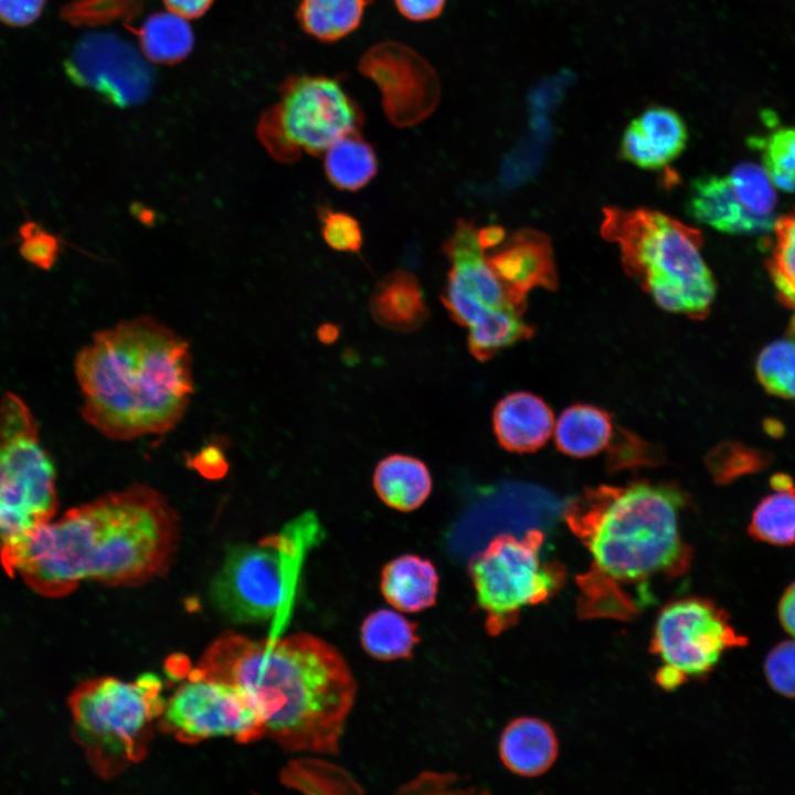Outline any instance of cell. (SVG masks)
<instances>
[{
  "instance_id": "obj_1",
  "label": "cell",
  "mask_w": 795,
  "mask_h": 795,
  "mask_svg": "<svg viewBox=\"0 0 795 795\" xmlns=\"http://www.w3.org/2000/svg\"><path fill=\"white\" fill-rule=\"evenodd\" d=\"M180 520L157 489L134 484L67 510L19 542L0 562L36 593L59 598L84 581L136 586L167 572Z\"/></svg>"
},
{
  "instance_id": "obj_2",
  "label": "cell",
  "mask_w": 795,
  "mask_h": 795,
  "mask_svg": "<svg viewBox=\"0 0 795 795\" xmlns=\"http://www.w3.org/2000/svg\"><path fill=\"white\" fill-rule=\"evenodd\" d=\"M688 502L677 486L640 480L586 488L566 505L564 520L592 559L577 577L583 617H632L651 601L654 582L689 570L679 524Z\"/></svg>"
},
{
  "instance_id": "obj_3",
  "label": "cell",
  "mask_w": 795,
  "mask_h": 795,
  "mask_svg": "<svg viewBox=\"0 0 795 795\" xmlns=\"http://www.w3.org/2000/svg\"><path fill=\"white\" fill-rule=\"evenodd\" d=\"M244 689L256 703L266 736L288 752L337 754L357 685L336 647L307 633L252 639L216 638L195 666Z\"/></svg>"
},
{
  "instance_id": "obj_4",
  "label": "cell",
  "mask_w": 795,
  "mask_h": 795,
  "mask_svg": "<svg viewBox=\"0 0 795 795\" xmlns=\"http://www.w3.org/2000/svg\"><path fill=\"white\" fill-rule=\"evenodd\" d=\"M74 365L81 414L110 439L169 432L193 393L188 342L149 317L97 332Z\"/></svg>"
},
{
  "instance_id": "obj_5",
  "label": "cell",
  "mask_w": 795,
  "mask_h": 795,
  "mask_svg": "<svg viewBox=\"0 0 795 795\" xmlns=\"http://www.w3.org/2000/svg\"><path fill=\"white\" fill-rule=\"evenodd\" d=\"M162 690L160 678L145 672L132 681L89 679L71 692L72 736L96 775L114 778L145 759L166 707Z\"/></svg>"
},
{
  "instance_id": "obj_6",
  "label": "cell",
  "mask_w": 795,
  "mask_h": 795,
  "mask_svg": "<svg viewBox=\"0 0 795 795\" xmlns=\"http://www.w3.org/2000/svg\"><path fill=\"white\" fill-rule=\"evenodd\" d=\"M322 538L318 517L307 511L257 542L231 547L210 583L211 604L235 624L282 617L307 552Z\"/></svg>"
},
{
  "instance_id": "obj_7",
  "label": "cell",
  "mask_w": 795,
  "mask_h": 795,
  "mask_svg": "<svg viewBox=\"0 0 795 795\" xmlns=\"http://www.w3.org/2000/svg\"><path fill=\"white\" fill-rule=\"evenodd\" d=\"M603 215L602 236L618 244L625 272L645 292L654 284L671 283L709 312L716 282L701 255L700 231L648 209L611 206Z\"/></svg>"
},
{
  "instance_id": "obj_8",
  "label": "cell",
  "mask_w": 795,
  "mask_h": 795,
  "mask_svg": "<svg viewBox=\"0 0 795 795\" xmlns=\"http://www.w3.org/2000/svg\"><path fill=\"white\" fill-rule=\"evenodd\" d=\"M55 479L32 412L21 398L7 393L0 401V548L54 518Z\"/></svg>"
},
{
  "instance_id": "obj_9",
  "label": "cell",
  "mask_w": 795,
  "mask_h": 795,
  "mask_svg": "<svg viewBox=\"0 0 795 795\" xmlns=\"http://www.w3.org/2000/svg\"><path fill=\"white\" fill-rule=\"evenodd\" d=\"M362 123L361 108L338 80L294 75L283 83L278 100L261 116L256 131L268 153L288 163L304 152L320 156Z\"/></svg>"
},
{
  "instance_id": "obj_10",
  "label": "cell",
  "mask_w": 795,
  "mask_h": 795,
  "mask_svg": "<svg viewBox=\"0 0 795 795\" xmlns=\"http://www.w3.org/2000/svg\"><path fill=\"white\" fill-rule=\"evenodd\" d=\"M543 542L538 529L522 537L502 533L469 561L476 601L490 635L512 627L522 611L548 601L563 583L564 570L543 556Z\"/></svg>"
},
{
  "instance_id": "obj_11",
  "label": "cell",
  "mask_w": 795,
  "mask_h": 795,
  "mask_svg": "<svg viewBox=\"0 0 795 795\" xmlns=\"http://www.w3.org/2000/svg\"><path fill=\"white\" fill-rule=\"evenodd\" d=\"M746 645L748 638L716 602L700 596L674 600L660 610L653 628L650 651L659 662L655 681L661 689H677L706 677L727 651Z\"/></svg>"
},
{
  "instance_id": "obj_12",
  "label": "cell",
  "mask_w": 795,
  "mask_h": 795,
  "mask_svg": "<svg viewBox=\"0 0 795 795\" xmlns=\"http://www.w3.org/2000/svg\"><path fill=\"white\" fill-rule=\"evenodd\" d=\"M158 729L186 744L212 738L251 743L266 736L263 717L244 689L189 666L186 680L167 699Z\"/></svg>"
},
{
  "instance_id": "obj_13",
  "label": "cell",
  "mask_w": 795,
  "mask_h": 795,
  "mask_svg": "<svg viewBox=\"0 0 795 795\" xmlns=\"http://www.w3.org/2000/svg\"><path fill=\"white\" fill-rule=\"evenodd\" d=\"M359 71L375 84L385 116L399 128L422 123L439 103L436 72L402 43L384 41L371 46L361 56Z\"/></svg>"
},
{
  "instance_id": "obj_14",
  "label": "cell",
  "mask_w": 795,
  "mask_h": 795,
  "mask_svg": "<svg viewBox=\"0 0 795 795\" xmlns=\"http://www.w3.org/2000/svg\"><path fill=\"white\" fill-rule=\"evenodd\" d=\"M64 68L73 83L118 107L144 102L155 80L145 55L110 32L83 35L65 60Z\"/></svg>"
},
{
  "instance_id": "obj_15",
  "label": "cell",
  "mask_w": 795,
  "mask_h": 795,
  "mask_svg": "<svg viewBox=\"0 0 795 795\" xmlns=\"http://www.w3.org/2000/svg\"><path fill=\"white\" fill-rule=\"evenodd\" d=\"M443 251L452 267L442 301L454 321L468 327L487 308L513 307L484 256L471 221H457Z\"/></svg>"
},
{
  "instance_id": "obj_16",
  "label": "cell",
  "mask_w": 795,
  "mask_h": 795,
  "mask_svg": "<svg viewBox=\"0 0 795 795\" xmlns=\"http://www.w3.org/2000/svg\"><path fill=\"white\" fill-rule=\"evenodd\" d=\"M501 283L510 304L523 312L527 294L543 287L555 290L558 275L549 237L539 231L522 229L486 257Z\"/></svg>"
},
{
  "instance_id": "obj_17",
  "label": "cell",
  "mask_w": 795,
  "mask_h": 795,
  "mask_svg": "<svg viewBox=\"0 0 795 795\" xmlns=\"http://www.w3.org/2000/svg\"><path fill=\"white\" fill-rule=\"evenodd\" d=\"M688 130L681 116L665 106H650L626 127L619 156L642 169L658 170L680 156Z\"/></svg>"
},
{
  "instance_id": "obj_18",
  "label": "cell",
  "mask_w": 795,
  "mask_h": 795,
  "mask_svg": "<svg viewBox=\"0 0 795 795\" xmlns=\"http://www.w3.org/2000/svg\"><path fill=\"white\" fill-rule=\"evenodd\" d=\"M687 212L695 220L730 234H759L775 221L755 214L728 176H704L689 188Z\"/></svg>"
},
{
  "instance_id": "obj_19",
  "label": "cell",
  "mask_w": 795,
  "mask_h": 795,
  "mask_svg": "<svg viewBox=\"0 0 795 795\" xmlns=\"http://www.w3.org/2000/svg\"><path fill=\"white\" fill-rule=\"evenodd\" d=\"M494 432L509 452L524 454L542 448L554 431V415L540 396L526 391L506 395L495 406Z\"/></svg>"
},
{
  "instance_id": "obj_20",
  "label": "cell",
  "mask_w": 795,
  "mask_h": 795,
  "mask_svg": "<svg viewBox=\"0 0 795 795\" xmlns=\"http://www.w3.org/2000/svg\"><path fill=\"white\" fill-rule=\"evenodd\" d=\"M559 743L553 729L534 717L511 721L499 740V755L504 765L523 777L545 773L555 762Z\"/></svg>"
},
{
  "instance_id": "obj_21",
  "label": "cell",
  "mask_w": 795,
  "mask_h": 795,
  "mask_svg": "<svg viewBox=\"0 0 795 795\" xmlns=\"http://www.w3.org/2000/svg\"><path fill=\"white\" fill-rule=\"evenodd\" d=\"M370 311L379 325L401 332L418 329L428 318L418 280L403 269L389 273L378 283L371 295Z\"/></svg>"
},
{
  "instance_id": "obj_22",
  "label": "cell",
  "mask_w": 795,
  "mask_h": 795,
  "mask_svg": "<svg viewBox=\"0 0 795 795\" xmlns=\"http://www.w3.org/2000/svg\"><path fill=\"white\" fill-rule=\"evenodd\" d=\"M380 589L393 608L417 613L435 604L438 574L430 560L416 554H404L383 568Z\"/></svg>"
},
{
  "instance_id": "obj_23",
  "label": "cell",
  "mask_w": 795,
  "mask_h": 795,
  "mask_svg": "<svg viewBox=\"0 0 795 795\" xmlns=\"http://www.w3.org/2000/svg\"><path fill=\"white\" fill-rule=\"evenodd\" d=\"M618 427L604 409L576 403L561 413L554 426L555 446L570 457L595 456L607 451Z\"/></svg>"
},
{
  "instance_id": "obj_24",
  "label": "cell",
  "mask_w": 795,
  "mask_h": 795,
  "mask_svg": "<svg viewBox=\"0 0 795 795\" xmlns=\"http://www.w3.org/2000/svg\"><path fill=\"white\" fill-rule=\"evenodd\" d=\"M373 485L381 500L388 506L411 511L428 497L432 479L425 464L417 458L392 455L377 466Z\"/></svg>"
},
{
  "instance_id": "obj_25",
  "label": "cell",
  "mask_w": 795,
  "mask_h": 795,
  "mask_svg": "<svg viewBox=\"0 0 795 795\" xmlns=\"http://www.w3.org/2000/svg\"><path fill=\"white\" fill-rule=\"evenodd\" d=\"M770 485L774 491L754 508L748 532L759 542L792 545L795 543V483L787 474L777 473L771 477Z\"/></svg>"
},
{
  "instance_id": "obj_26",
  "label": "cell",
  "mask_w": 795,
  "mask_h": 795,
  "mask_svg": "<svg viewBox=\"0 0 795 795\" xmlns=\"http://www.w3.org/2000/svg\"><path fill=\"white\" fill-rule=\"evenodd\" d=\"M522 312L511 306L488 308L468 326V349L480 361L499 351L531 338L534 328L521 318Z\"/></svg>"
},
{
  "instance_id": "obj_27",
  "label": "cell",
  "mask_w": 795,
  "mask_h": 795,
  "mask_svg": "<svg viewBox=\"0 0 795 795\" xmlns=\"http://www.w3.org/2000/svg\"><path fill=\"white\" fill-rule=\"evenodd\" d=\"M370 0H300L296 17L300 28L320 42H336L354 32Z\"/></svg>"
},
{
  "instance_id": "obj_28",
  "label": "cell",
  "mask_w": 795,
  "mask_h": 795,
  "mask_svg": "<svg viewBox=\"0 0 795 795\" xmlns=\"http://www.w3.org/2000/svg\"><path fill=\"white\" fill-rule=\"evenodd\" d=\"M360 638L371 657L385 661L410 657L420 642L416 624L389 608L374 611L364 618Z\"/></svg>"
},
{
  "instance_id": "obj_29",
  "label": "cell",
  "mask_w": 795,
  "mask_h": 795,
  "mask_svg": "<svg viewBox=\"0 0 795 795\" xmlns=\"http://www.w3.org/2000/svg\"><path fill=\"white\" fill-rule=\"evenodd\" d=\"M325 152L326 176L338 189L357 191L377 174L375 152L358 131L341 137Z\"/></svg>"
},
{
  "instance_id": "obj_30",
  "label": "cell",
  "mask_w": 795,
  "mask_h": 795,
  "mask_svg": "<svg viewBox=\"0 0 795 795\" xmlns=\"http://www.w3.org/2000/svg\"><path fill=\"white\" fill-rule=\"evenodd\" d=\"M134 32L141 53L153 63H178L188 56L194 43L193 32L186 19L170 11L151 14Z\"/></svg>"
},
{
  "instance_id": "obj_31",
  "label": "cell",
  "mask_w": 795,
  "mask_h": 795,
  "mask_svg": "<svg viewBox=\"0 0 795 795\" xmlns=\"http://www.w3.org/2000/svg\"><path fill=\"white\" fill-rule=\"evenodd\" d=\"M282 782L310 794L360 793V785L347 771L335 764L314 759L290 762L282 771Z\"/></svg>"
},
{
  "instance_id": "obj_32",
  "label": "cell",
  "mask_w": 795,
  "mask_h": 795,
  "mask_svg": "<svg viewBox=\"0 0 795 795\" xmlns=\"http://www.w3.org/2000/svg\"><path fill=\"white\" fill-rule=\"evenodd\" d=\"M755 374L770 395L795 400V340L780 339L765 346L756 358Z\"/></svg>"
},
{
  "instance_id": "obj_33",
  "label": "cell",
  "mask_w": 795,
  "mask_h": 795,
  "mask_svg": "<svg viewBox=\"0 0 795 795\" xmlns=\"http://www.w3.org/2000/svg\"><path fill=\"white\" fill-rule=\"evenodd\" d=\"M773 460V455L740 442H722L707 456V467L718 484H730L741 477L757 474Z\"/></svg>"
},
{
  "instance_id": "obj_34",
  "label": "cell",
  "mask_w": 795,
  "mask_h": 795,
  "mask_svg": "<svg viewBox=\"0 0 795 795\" xmlns=\"http://www.w3.org/2000/svg\"><path fill=\"white\" fill-rule=\"evenodd\" d=\"M762 167L775 188L795 192V127H780L756 141Z\"/></svg>"
},
{
  "instance_id": "obj_35",
  "label": "cell",
  "mask_w": 795,
  "mask_h": 795,
  "mask_svg": "<svg viewBox=\"0 0 795 795\" xmlns=\"http://www.w3.org/2000/svg\"><path fill=\"white\" fill-rule=\"evenodd\" d=\"M774 245L767 262L776 293L795 290V209L775 220Z\"/></svg>"
},
{
  "instance_id": "obj_36",
  "label": "cell",
  "mask_w": 795,
  "mask_h": 795,
  "mask_svg": "<svg viewBox=\"0 0 795 795\" xmlns=\"http://www.w3.org/2000/svg\"><path fill=\"white\" fill-rule=\"evenodd\" d=\"M606 452L607 467L612 470L656 466L662 459L660 451L654 445L621 426Z\"/></svg>"
},
{
  "instance_id": "obj_37",
  "label": "cell",
  "mask_w": 795,
  "mask_h": 795,
  "mask_svg": "<svg viewBox=\"0 0 795 795\" xmlns=\"http://www.w3.org/2000/svg\"><path fill=\"white\" fill-rule=\"evenodd\" d=\"M19 253L28 263L40 269H51L61 254V240L43 229L40 224L29 221L19 227Z\"/></svg>"
},
{
  "instance_id": "obj_38",
  "label": "cell",
  "mask_w": 795,
  "mask_h": 795,
  "mask_svg": "<svg viewBox=\"0 0 795 795\" xmlns=\"http://www.w3.org/2000/svg\"><path fill=\"white\" fill-rule=\"evenodd\" d=\"M321 234L327 245L338 252L359 253L362 243V230L359 222L350 214L319 208Z\"/></svg>"
},
{
  "instance_id": "obj_39",
  "label": "cell",
  "mask_w": 795,
  "mask_h": 795,
  "mask_svg": "<svg viewBox=\"0 0 795 795\" xmlns=\"http://www.w3.org/2000/svg\"><path fill=\"white\" fill-rule=\"evenodd\" d=\"M763 671L775 692L795 698V639L776 644L764 659Z\"/></svg>"
},
{
  "instance_id": "obj_40",
  "label": "cell",
  "mask_w": 795,
  "mask_h": 795,
  "mask_svg": "<svg viewBox=\"0 0 795 795\" xmlns=\"http://www.w3.org/2000/svg\"><path fill=\"white\" fill-rule=\"evenodd\" d=\"M45 0H0V20L12 26H24L35 21Z\"/></svg>"
},
{
  "instance_id": "obj_41",
  "label": "cell",
  "mask_w": 795,
  "mask_h": 795,
  "mask_svg": "<svg viewBox=\"0 0 795 795\" xmlns=\"http://www.w3.org/2000/svg\"><path fill=\"white\" fill-rule=\"evenodd\" d=\"M398 11L406 19L423 22L437 18L446 0H393Z\"/></svg>"
},
{
  "instance_id": "obj_42",
  "label": "cell",
  "mask_w": 795,
  "mask_h": 795,
  "mask_svg": "<svg viewBox=\"0 0 795 795\" xmlns=\"http://www.w3.org/2000/svg\"><path fill=\"white\" fill-rule=\"evenodd\" d=\"M777 616L783 629L795 639V581L781 595Z\"/></svg>"
},
{
  "instance_id": "obj_43",
  "label": "cell",
  "mask_w": 795,
  "mask_h": 795,
  "mask_svg": "<svg viewBox=\"0 0 795 795\" xmlns=\"http://www.w3.org/2000/svg\"><path fill=\"white\" fill-rule=\"evenodd\" d=\"M213 0H163L167 9L184 19H195L203 15Z\"/></svg>"
},
{
  "instance_id": "obj_44",
  "label": "cell",
  "mask_w": 795,
  "mask_h": 795,
  "mask_svg": "<svg viewBox=\"0 0 795 795\" xmlns=\"http://www.w3.org/2000/svg\"><path fill=\"white\" fill-rule=\"evenodd\" d=\"M477 239L483 251L495 250L505 240V230L498 225L477 229Z\"/></svg>"
},
{
  "instance_id": "obj_45",
  "label": "cell",
  "mask_w": 795,
  "mask_h": 795,
  "mask_svg": "<svg viewBox=\"0 0 795 795\" xmlns=\"http://www.w3.org/2000/svg\"><path fill=\"white\" fill-rule=\"evenodd\" d=\"M778 299L791 310H793V322L795 328V290L792 292H778L776 293Z\"/></svg>"
}]
</instances>
